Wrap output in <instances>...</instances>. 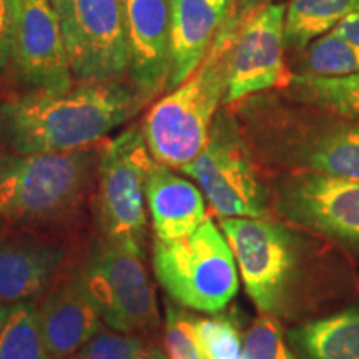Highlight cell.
Listing matches in <instances>:
<instances>
[{"mask_svg":"<svg viewBox=\"0 0 359 359\" xmlns=\"http://www.w3.org/2000/svg\"><path fill=\"white\" fill-rule=\"evenodd\" d=\"M163 344L168 359H203V354L193 334L190 314L178 308H167Z\"/></svg>","mask_w":359,"mask_h":359,"instance_id":"obj_27","label":"cell"},{"mask_svg":"<svg viewBox=\"0 0 359 359\" xmlns=\"http://www.w3.org/2000/svg\"><path fill=\"white\" fill-rule=\"evenodd\" d=\"M75 82H115L128 75L125 0H50Z\"/></svg>","mask_w":359,"mask_h":359,"instance_id":"obj_10","label":"cell"},{"mask_svg":"<svg viewBox=\"0 0 359 359\" xmlns=\"http://www.w3.org/2000/svg\"><path fill=\"white\" fill-rule=\"evenodd\" d=\"M243 359H302L286 341L281 321L262 314L243 336Z\"/></svg>","mask_w":359,"mask_h":359,"instance_id":"obj_26","label":"cell"},{"mask_svg":"<svg viewBox=\"0 0 359 359\" xmlns=\"http://www.w3.org/2000/svg\"><path fill=\"white\" fill-rule=\"evenodd\" d=\"M11 309H12V306H8V304L0 303V331H2L4 325H6L8 314H11Z\"/></svg>","mask_w":359,"mask_h":359,"instance_id":"obj_30","label":"cell"},{"mask_svg":"<svg viewBox=\"0 0 359 359\" xmlns=\"http://www.w3.org/2000/svg\"><path fill=\"white\" fill-rule=\"evenodd\" d=\"M359 72V47L327 32L303 48L298 74L308 77H346Z\"/></svg>","mask_w":359,"mask_h":359,"instance_id":"obj_23","label":"cell"},{"mask_svg":"<svg viewBox=\"0 0 359 359\" xmlns=\"http://www.w3.org/2000/svg\"><path fill=\"white\" fill-rule=\"evenodd\" d=\"M80 359H168L163 349L150 338L102 327V331L80 351Z\"/></svg>","mask_w":359,"mask_h":359,"instance_id":"obj_25","label":"cell"},{"mask_svg":"<svg viewBox=\"0 0 359 359\" xmlns=\"http://www.w3.org/2000/svg\"><path fill=\"white\" fill-rule=\"evenodd\" d=\"M132 82H75L60 92H30L0 105V140L8 154L34 155L95 145L145 107Z\"/></svg>","mask_w":359,"mask_h":359,"instance_id":"obj_2","label":"cell"},{"mask_svg":"<svg viewBox=\"0 0 359 359\" xmlns=\"http://www.w3.org/2000/svg\"><path fill=\"white\" fill-rule=\"evenodd\" d=\"M69 359H80L79 356H74V358H69Z\"/></svg>","mask_w":359,"mask_h":359,"instance_id":"obj_31","label":"cell"},{"mask_svg":"<svg viewBox=\"0 0 359 359\" xmlns=\"http://www.w3.org/2000/svg\"><path fill=\"white\" fill-rule=\"evenodd\" d=\"M69 253L52 241L17 240L0 243V303L42 298L62 278Z\"/></svg>","mask_w":359,"mask_h":359,"instance_id":"obj_16","label":"cell"},{"mask_svg":"<svg viewBox=\"0 0 359 359\" xmlns=\"http://www.w3.org/2000/svg\"><path fill=\"white\" fill-rule=\"evenodd\" d=\"M288 341L303 359H359V306L302 323Z\"/></svg>","mask_w":359,"mask_h":359,"instance_id":"obj_19","label":"cell"},{"mask_svg":"<svg viewBox=\"0 0 359 359\" xmlns=\"http://www.w3.org/2000/svg\"><path fill=\"white\" fill-rule=\"evenodd\" d=\"M258 311L296 321L344 294L346 263L316 238L271 218H219Z\"/></svg>","mask_w":359,"mask_h":359,"instance_id":"obj_1","label":"cell"},{"mask_svg":"<svg viewBox=\"0 0 359 359\" xmlns=\"http://www.w3.org/2000/svg\"><path fill=\"white\" fill-rule=\"evenodd\" d=\"M285 17L286 6L266 4L241 20L228 57L224 105L288 87L293 74L285 62Z\"/></svg>","mask_w":359,"mask_h":359,"instance_id":"obj_12","label":"cell"},{"mask_svg":"<svg viewBox=\"0 0 359 359\" xmlns=\"http://www.w3.org/2000/svg\"><path fill=\"white\" fill-rule=\"evenodd\" d=\"M52 359H69L100 333L103 320L80 268L58 280L35 304Z\"/></svg>","mask_w":359,"mask_h":359,"instance_id":"obj_15","label":"cell"},{"mask_svg":"<svg viewBox=\"0 0 359 359\" xmlns=\"http://www.w3.org/2000/svg\"><path fill=\"white\" fill-rule=\"evenodd\" d=\"M140 248L103 240L80 268L103 325L111 331L150 338L161 327L155 286Z\"/></svg>","mask_w":359,"mask_h":359,"instance_id":"obj_8","label":"cell"},{"mask_svg":"<svg viewBox=\"0 0 359 359\" xmlns=\"http://www.w3.org/2000/svg\"><path fill=\"white\" fill-rule=\"evenodd\" d=\"M354 13H359V0H291L285 17L286 48L303 50Z\"/></svg>","mask_w":359,"mask_h":359,"instance_id":"obj_20","label":"cell"},{"mask_svg":"<svg viewBox=\"0 0 359 359\" xmlns=\"http://www.w3.org/2000/svg\"><path fill=\"white\" fill-rule=\"evenodd\" d=\"M12 0H0V77L11 67Z\"/></svg>","mask_w":359,"mask_h":359,"instance_id":"obj_28","label":"cell"},{"mask_svg":"<svg viewBox=\"0 0 359 359\" xmlns=\"http://www.w3.org/2000/svg\"><path fill=\"white\" fill-rule=\"evenodd\" d=\"M151 163L142 127L125 130L102 148L95 213L103 240L143 250L148 226L145 180Z\"/></svg>","mask_w":359,"mask_h":359,"instance_id":"obj_9","label":"cell"},{"mask_svg":"<svg viewBox=\"0 0 359 359\" xmlns=\"http://www.w3.org/2000/svg\"><path fill=\"white\" fill-rule=\"evenodd\" d=\"M145 201L156 240L191 235L208 217L200 187L155 160L147 173Z\"/></svg>","mask_w":359,"mask_h":359,"instance_id":"obj_18","label":"cell"},{"mask_svg":"<svg viewBox=\"0 0 359 359\" xmlns=\"http://www.w3.org/2000/svg\"><path fill=\"white\" fill-rule=\"evenodd\" d=\"M245 111L246 137L268 165L359 180V122L294 100H255Z\"/></svg>","mask_w":359,"mask_h":359,"instance_id":"obj_3","label":"cell"},{"mask_svg":"<svg viewBox=\"0 0 359 359\" xmlns=\"http://www.w3.org/2000/svg\"><path fill=\"white\" fill-rule=\"evenodd\" d=\"M240 24L231 15L198 69L148 110L142 132L155 161L182 170L203 151L226 97L228 57Z\"/></svg>","mask_w":359,"mask_h":359,"instance_id":"obj_4","label":"cell"},{"mask_svg":"<svg viewBox=\"0 0 359 359\" xmlns=\"http://www.w3.org/2000/svg\"><path fill=\"white\" fill-rule=\"evenodd\" d=\"M331 32L359 47V13H354V15L341 20Z\"/></svg>","mask_w":359,"mask_h":359,"instance_id":"obj_29","label":"cell"},{"mask_svg":"<svg viewBox=\"0 0 359 359\" xmlns=\"http://www.w3.org/2000/svg\"><path fill=\"white\" fill-rule=\"evenodd\" d=\"M233 12L235 0H172V74L168 92L198 69Z\"/></svg>","mask_w":359,"mask_h":359,"instance_id":"obj_17","label":"cell"},{"mask_svg":"<svg viewBox=\"0 0 359 359\" xmlns=\"http://www.w3.org/2000/svg\"><path fill=\"white\" fill-rule=\"evenodd\" d=\"M285 93L290 100L359 122V72L346 77H308L293 74Z\"/></svg>","mask_w":359,"mask_h":359,"instance_id":"obj_21","label":"cell"},{"mask_svg":"<svg viewBox=\"0 0 359 359\" xmlns=\"http://www.w3.org/2000/svg\"><path fill=\"white\" fill-rule=\"evenodd\" d=\"M98 158L92 147L0 155V223L34 226L72 217L97 178Z\"/></svg>","mask_w":359,"mask_h":359,"instance_id":"obj_5","label":"cell"},{"mask_svg":"<svg viewBox=\"0 0 359 359\" xmlns=\"http://www.w3.org/2000/svg\"><path fill=\"white\" fill-rule=\"evenodd\" d=\"M180 172L190 177L219 218H266L271 190L259 172L251 143L238 118L219 110L208 142Z\"/></svg>","mask_w":359,"mask_h":359,"instance_id":"obj_7","label":"cell"},{"mask_svg":"<svg viewBox=\"0 0 359 359\" xmlns=\"http://www.w3.org/2000/svg\"><path fill=\"white\" fill-rule=\"evenodd\" d=\"M0 359H52L34 302L12 306L0 331Z\"/></svg>","mask_w":359,"mask_h":359,"instance_id":"obj_22","label":"cell"},{"mask_svg":"<svg viewBox=\"0 0 359 359\" xmlns=\"http://www.w3.org/2000/svg\"><path fill=\"white\" fill-rule=\"evenodd\" d=\"M151 266L158 285L178 306L198 313H219L240 286L231 246L210 217L185 238L155 240Z\"/></svg>","mask_w":359,"mask_h":359,"instance_id":"obj_6","label":"cell"},{"mask_svg":"<svg viewBox=\"0 0 359 359\" xmlns=\"http://www.w3.org/2000/svg\"><path fill=\"white\" fill-rule=\"evenodd\" d=\"M128 77L151 102L172 74V0H125Z\"/></svg>","mask_w":359,"mask_h":359,"instance_id":"obj_14","label":"cell"},{"mask_svg":"<svg viewBox=\"0 0 359 359\" xmlns=\"http://www.w3.org/2000/svg\"><path fill=\"white\" fill-rule=\"evenodd\" d=\"M190 325L203 359H243V336L228 316H193Z\"/></svg>","mask_w":359,"mask_h":359,"instance_id":"obj_24","label":"cell"},{"mask_svg":"<svg viewBox=\"0 0 359 359\" xmlns=\"http://www.w3.org/2000/svg\"><path fill=\"white\" fill-rule=\"evenodd\" d=\"M271 206L286 222L359 250V180L320 173H285Z\"/></svg>","mask_w":359,"mask_h":359,"instance_id":"obj_11","label":"cell"},{"mask_svg":"<svg viewBox=\"0 0 359 359\" xmlns=\"http://www.w3.org/2000/svg\"><path fill=\"white\" fill-rule=\"evenodd\" d=\"M11 67L34 92H60L75 83L50 0H12Z\"/></svg>","mask_w":359,"mask_h":359,"instance_id":"obj_13","label":"cell"}]
</instances>
